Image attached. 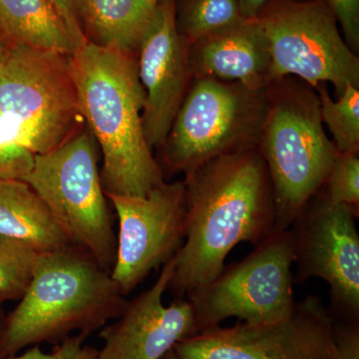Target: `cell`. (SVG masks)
<instances>
[{
  "mask_svg": "<svg viewBox=\"0 0 359 359\" xmlns=\"http://www.w3.org/2000/svg\"><path fill=\"white\" fill-rule=\"evenodd\" d=\"M34 155L0 135V181L22 180L32 171Z\"/></svg>",
  "mask_w": 359,
  "mask_h": 359,
  "instance_id": "23",
  "label": "cell"
},
{
  "mask_svg": "<svg viewBox=\"0 0 359 359\" xmlns=\"http://www.w3.org/2000/svg\"><path fill=\"white\" fill-rule=\"evenodd\" d=\"M118 219L111 276L125 297L185 242V182H162L146 196L106 195Z\"/></svg>",
  "mask_w": 359,
  "mask_h": 359,
  "instance_id": "12",
  "label": "cell"
},
{
  "mask_svg": "<svg viewBox=\"0 0 359 359\" xmlns=\"http://www.w3.org/2000/svg\"><path fill=\"white\" fill-rule=\"evenodd\" d=\"M0 32L9 43L68 55L82 46L50 0H0Z\"/></svg>",
  "mask_w": 359,
  "mask_h": 359,
  "instance_id": "18",
  "label": "cell"
},
{
  "mask_svg": "<svg viewBox=\"0 0 359 359\" xmlns=\"http://www.w3.org/2000/svg\"><path fill=\"white\" fill-rule=\"evenodd\" d=\"M6 314L4 313L2 306H0V340L4 334V327H6Z\"/></svg>",
  "mask_w": 359,
  "mask_h": 359,
  "instance_id": "31",
  "label": "cell"
},
{
  "mask_svg": "<svg viewBox=\"0 0 359 359\" xmlns=\"http://www.w3.org/2000/svg\"><path fill=\"white\" fill-rule=\"evenodd\" d=\"M185 242L167 292L190 301L224 268L236 245L276 231L273 186L259 148L221 156L186 175Z\"/></svg>",
  "mask_w": 359,
  "mask_h": 359,
  "instance_id": "1",
  "label": "cell"
},
{
  "mask_svg": "<svg viewBox=\"0 0 359 359\" xmlns=\"http://www.w3.org/2000/svg\"><path fill=\"white\" fill-rule=\"evenodd\" d=\"M9 49H11V43L6 40L0 39V75L8 57Z\"/></svg>",
  "mask_w": 359,
  "mask_h": 359,
  "instance_id": "30",
  "label": "cell"
},
{
  "mask_svg": "<svg viewBox=\"0 0 359 359\" xmlns=\"http://www.w3.org/2000/svg\"><path fill=\"white\" fill-rule=\"evenodd\" d=\"M320 99L321 121L334 136L337 152L358 153L359 151V88L347 85L344 93L334 101L327 85L316 87Z\"/></svg>",
  "mask_w": 359,
  "mask_h": 359,
  "instance_id": "20",
  "label": "cell"
},
{
  "mask_svg": "<svg viewBox=\"0 0 359 359\" xmlns=\"http://www.w3.org/2000/svg\"><path fill=\"white\" fill-rule=\"evenodd\" d=\"M136 55L90 41L71 55L80 111L102 152L106 195L146 196L165 181L144 134Z\"/></svg>",
  "mask_w": 359,
  "mask_h": 359,
  "instance_id": "2",
  "label": "cell"
},
{
  "mask_svg": "<svg viewBox=\"0 0 359 359\" xmlns=\"http://www.w3.org/2000/svg\"><path fill=\"white\" fill-rule=\"evenodd\" d=\"M174 264L173 257L154 285L128 302L121 316L101 330L98 359H162L178 342L199 334L192 302H163Z\"/></svg>",
  "mask_w": 359,
  "mask_h": 359,
  "instance_id": "14",
  "label": "cell"
},
{
  "mask_svg": "<svg viewBox=\"0 0 359 359\" xmlns=\"http://www.w3.org/2000/svg\"><path fill=\"white\" fill-rule=\"evenodd\" d=\"M294 236L276 231L249 256L223 271L190 299L200 332L229 318L249 325L283 320L294 308Z\"/></svg>",
  "mask_w": 359,
  "mask_h": 359,
  "instance_id": "9",
  "label": "cell"
},
{
  "mask_svg": "<svg viewBox=\"0 0 359 359\" xmlns=\"http://www.w3.org/2000/svg\"><path fill=\"white\" fill-rule=\"evenodd\" d=\"M162 359H179L178 355L175 353L174 348L170 351L169 353L165 354L164 358Z\"/></svg>",
  "mask_w": 359,
  "mask_h": 359,
  "instance_id": "32",
  "label": "cell"
},
{
  "mask_svg": "<svg viewBox=\"0 0 359 359\" xmlns=\"http://www.w3.org/2000/svg\"><path fill=\"white\" fill-rule=\"evenodd\" d=\"M257 148L273 186L276 231L289 230L320 192L337 153L323 129L313 88L290 77L269 85Z\"/></svg>",
  "mask_w": 359,
  "mask_h": 359,
  "instance_id": "4",
  "label": "cell"
},
{
  "mask_svg": "<svg viewBox=\"0 0 359 359\" xmlns=\"http://www.w3.org/2000/svg\"><path fill=\"white\" fill-rule=\"evenodd\" d=\"M40 256L22 242L0 235V306L23 297Z\"/></svg>",
  "mask_w": 359,
  "mask_h": 359,
  "instance_id": "21",
  "label": "cell"
},
{
  "mask_svg": "<svg viewBox=\"0 0 359 359\" xmlns=\"http://www.w3.org/2000/svg\"><path fill=\"white\" fill-rule=\"evenodd\" d=\"M85 124L71 55L11 44L0 75V135L32 152H50Z\"/></svg>",
  "mask_w": 359,
  "mask_h": 359,
  "instance_id": "5",
  "label": "cell"
},
{
  "mask_svg": "<svg viewBox=\"0 0 359 359\" xmlns=\"http://www.w3.org/2000/svg\"><path fill=\"white\" fill-rule=\"evenodd\" d=\"M128 301L83 248L68 245L42 254L18 306L6 314L0 359L41 344H59L73 334L88 335L121 316Z\"/></svg>",
  "mask_w": 359,
  "mask_h": 359,
  "instance_id": "3",
  "label": "cell"
},
{
  "mask_svg": "<svg viewBox=\"0 0 359 359\" xmlns=\"http://www.w3.org/2000/svg\"><path fill=\"white\" fill-rule=\"evenodd\" d=\"M70 359H98V353L95 348L83 346L72 358Z\"/></svg>",
  "mask_w": 359,
  "mask_h": 359,
  "instance_id": "29",
  "label": "cell"
},
{
  "mask_svg": "<svg viewBox=\"0 0 359 359\" xmlns=\"http://www.w3.org/2000/svg\"><path fill=\"white\" fill-rule=\"evenodd\" d=\"M266 89H250L214 78H193L161 146V168L186 176L221 156L257 147L266 114Z\"/></svg>",
  "mask_w": 359,
  "mask_h": 359,
  "instance_id": "6",
  "label": "cell"
},
{
  "mask_svg": "<svg viewBox=\"0 0 359 359\" xmlns=\"http://www.w3.org/2000/svg\"><path fill=\"white\" fill-rule=\"evenodd\" d=\"M332 339L334 359H359V321H334Z\"/></svg>",
  "mask_w": 359,
  "mask_h": 359,
  "instance_id": "25",
  "label": "cell"
},
{
  "mask_svg": "<svg viewBox=\"0 0 359 359\" xmlns=\"http://www.w3.org/2000/svg\"><path fill=\"white\" fill-rule=\"evenodd\" d=\"M155 1H156V2H159V1H160V0H155Z\"/></svg>",
  "mask_w": 359,
  "mask_h": 359,
  "instance_id": "33",
  "label": "cell"
},
{
  "mask_svg": "<svg viewBox=\"0 0 359 359\" xmlns=\"http://www.w3.org/2000/svg\"><path fill=\"white\" fill-rule=\"evenodd\" d=\"M257 20L268 41L271 83L292 76L316 89L328 82L337 97L347 85L358 88V56L325 0H283Z\"/></svg>",
  "mask_w": 359,
  "mask_h": 359,
  "instance_id": "8",
  "label": "cell"
},
{
  "mask_svg": "<svg viewBox=\"0 0 359 359\" xmlns=\"http://www.w3.org/2000/svg\"><path fill=\"white\" fill-rule=\"evenodd\" d=\"M358 214L318 192L290 226L294 244V282L311 278L330 287L334 321H359Z\"/></svg>",
  "mask_w": 359,
  "mask_h": 359,
  "instance_id": "10",
  "label": "cell"
},
{
  "mask_svg": "<svg viewBox=\"0 0 359 359\" xmlns=\"http://www.w3.org/2000/svg\"><path fill=\"white\" fill-rule=\"evenodd\" d=\"M145 93L142 124L151 149H160L192 81L190 45L177 26L175 0H160L137 51Z\"/></svg>",
  "mask_w": 359,
  "mask_h": 359,
  "instance_id": "13",
  "label": "cell"
},
{
  "mask_svg": "<svg viewBox=\"0 0 359 359\" xmlns=\"http://www.w3.org/2000/svg\"><path fill=\"white\" fill-rule=\"evenodd\" d=\"M0 235L41 255L72 244L43 201L21 180L0 181Z\"/></svg>",
  "mask_w": 359,
  "mask_h": 359,
  "instance_id": "16",
  "label": "cell"
},
{
  "mask_svg": "<svg viewBox=\"0 0 359 359\" xmlns=\"http://www.w3.org/2000/svg\"><path fill=\"white\" fill-rule=\"evenodd\" d=\"M238 0H187L177 20L189 45L244 22Z\"/></svg>",
  "mask_w": 359,
  "mask_h": 359,
  "instance_id": "19",
  "label": "cell"
},
{
  "mask_svg": "<svg viewBox=\"0 0 359 359\" xmlns=\"http://www.w3.org/2000/svg\"><path fill=\"white\" fill-rule=\"evenodd\" d=\"M268 0H238L241 13L245 20H256L263 13Z\"/></svg>",
  "mask_w": 359,
  "mask_h": 359,
  "instance_id": "28",
  "label": "cell"
},
{
  "mask_svg": "<svg viewBox=\"0 0 359 359\" xmlns=\"http://www.w3.org/2000/svg\"><path fill=\"white\" fill-rule=\"evenodd\" d=\"M87 335L77 334L71 335L55 346L51 353H45L40 346L28 347L16 355L2 359H70L84 346Z\"/></svg>",
  "mask_w": 359,
  "mask_h": 359,
  "instance_id": "26",
  "label": "cell"
},
{
  "mask_svg": "<svg viewBox=\"0 0 359 359\" xmlns=\"http://www.w3.org/2000/svg\"><path fill=\"white\" fill-rule=\"evenodd\" d=\"M320 192L330 202L348 205L358 214V153H337Z\"/></svg>",
  "mask_w": 359,
  "mask_h": 359,
  "instance_id": "22",
  "label": "cell"
},
{
  "mask_svg": "<svg viewBox=\"0 0 359 359\" xmlns=\"http://www.w3.org/2000/svg\"><path fill=\"white\" fill-rule=\"evenodd\" d=\"M95 143L88 130H82L50 152L34 155L32 171L21 181L43 201L70 242L111 271L117 237Z\"/></svg>",
  "mask_w": 359,
  "mask_h": 359,
  "instance_id": "7",
  "label": "cell"
},
{
  "mask_svg": "<svg viewBox=\"0 0 359 359\" xmlns=\"http://www.w3.org/2000/svg\"><path fill=\"white\" fill-rule=\"evenodd\" d=\"M190 65L193 78L237 82L257 90L271 83L268 41L257 18L191 44Z\"/></svg>",
  "mask_w": 359,
  "mask_h": 359,
  "instance_id": "15",
  "label": "cell"
},
{
  "mask_svg": "<svg viewBox=\"0 0 359 359\" xmlns=\"http://www.w3.org/2000/svg\"><path fill=\"white\" fill-rule=\"evenodd\" d=\"M50 1L63 16L78 42L82 45L86 43L88 40L86 39L83 25H82L79 1L78 0H50Z\"/></svg>",
  "mask_w": 359,
  "mask_h": 359,
  "instance_id": "27",
  "label": "cell"
},
{
  "mask_svg": "<svg viewBox=\"0 0 359 359\" xmlns=\"http://www.w3.org/2000/svg\"><path fill=\"white\" fill-rule=\"evenodd\" d=\"M334 323L320 297L309 294L283 320L212 328L174 351L179 359H334Z\"/></svg>",
  "mask_w": 359,
  "mask_h": 359,
  "instance_id": "11",
  "label": "cell"
},
{
  "mask_svg": "<svg viewBox=\"0 0 359 359\" xmlns=\"http://www.w3.org/2000/svg\"><path fill=\"white\" fill-rule=\"evenodd\" d=\"M341 26L347 45L354 52L359 47V0H325Z\"/></svg>",
  "mask_w": 359,
  "mask_h": 359,
  "instance_id": "24",
  "label": "cell"
},
{
  "mask_svg": "<svg viewBox=\"0 0 359 359\" xmlns=\"http://www.w3.org/2000/svg\"><path fill=\"white\" fill-rule=\"evenodd\" d=\"M86 39L92 43L137 54L154 15L155 0H78Z\"/></svg>",
  "mask_w": 359,
  "mask_h": 359,
  "instance_id": "17",
  "label": "cell"
}]
</instances>
